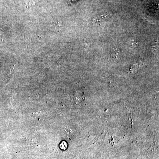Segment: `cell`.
<instances>
[{"instance_id": "obj_1", "label": "cell", "mask_w": 159, "mask_h": 159, "mask_svg": "<svg viewBox=\"0 0 159 159\" xmlns=\"http://www.w3.org/2000/svg\"><path fill=\"white\" fill-rule=\"evenodd\" d=\"M83 97L78 94L75 95L74 96V99L76 103H78V104H80V103H81L83 101Z\"/></svg>"}]
</instances>
